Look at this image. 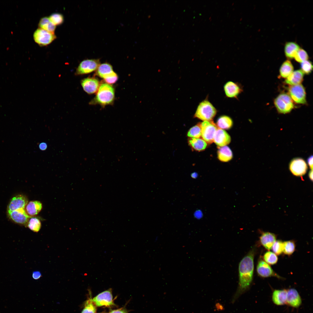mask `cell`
Wrapping results in <instances>:
<instances>
[{
    "mask_svg": "<svg viewBox=\"0 0 313 313\" xmlns=\"http://www.w3.org/2000/svg\"><path fill=\"white\" fill-rule=\"evenodd\" d=\"M256 250L252 248L242 259L239 265V293L247 289L253 279L254 270V260Z\"/></svg>",
    "mask_w": 313,
    "mask_h": 313,
    "instance_id": "6da1fadb",
    "label": "cell"
},
{
    "mask_svg": "<svg viewBox=\"0 0 313 313\" xmlns=\"http://www.w3.org/2000/svg\"><path fill=\"white\" fill-rule=\"evenodd\" d=\"M114 89L110 85L102 83L99 85L96 96L90 104H99L102 106L111 104L114 100Z\"/></svg>",
    "mask_w": 313,
    "mask_h": 313,
    "instance_id": "7a4b0ae2",
    "label": "cell"
},
{
    "mask_svg": "<svg viewBox=\"0 0 313 313\" xmlns=\"http://www.w3.org/2000/svg\"><path fill=\"white\" fill-rule=\"evenodd\" d=\"M217 112L212 104L208 100L205 99L199 103L194 116L204 121H212Z\"/></svg>",
    "mask_w": 313,
    "mask_h": 313,
    "instance_id": "3957f363",
    "label": "cell"
},
{
    "mask_svg": "<svg viewBox=\"0 0 313 313\" xmlns=\"http://www.w3.org/2000/svg\"><path fill=\"white\" fill-rule=\"evenodd\" d=\"M274 103L278 112L281 114L288 113L294 107L293 100L286 93L279 94L274 99Z\"/></svg>",
    "mask_w": 313,
    "mask_h": 313,
    "instance_id": "277c9868",
    "label": "cell"
},
{
    "mask_svg": "<svg viewBox=\"0 0 313 313\" xmlns=\"http://www.w3.org/2000/svg\"><path fill=\"white\" fill-rule=\"evenodd\" d=\"M100 64L99 59H87L82 61L79 64L75 74L76 75L86 74L96 70Z\"/></svg>",
    "mask_w": 313,
    "mask_h": 313,
    "instance_id": "5b68a950",
    "label": "cell"
},
{
    "mask_svg": "<svg viewBox=\"0 0 313 313\" xmlns=\"http://www.w3.org/2000/svg\"><path fill=\"white\" fill-rule=\"evenodd\" d=\"M33 36L35 42L41 46H46L49 44L56 38V36L54 33L39 28L35 31Z\"/></svg>",
    "mask_w": 313,
    "mask_h": 313,
    "instance_id": "8992f818",
    "label": "cell"
},
{
    "mask_svg": "<svg viewBox=\"0 0 313 313\" xmlns=\"http://www.w3.org/2000/svg\"><path fill=\"white\" fill-rule=\"evenodd\" d=\"M201 137L206 142L209 144L214 142L215 134L218 128L212 121H204L201 123Z\"/></svg>",
    "mask_w": 313,
    "mask_h": 313,
    "instance_id": "52a82bcc",
    "label": "cell"
},
{
    "mask_svg": "<svg viewBox=\"0 0 313 313\" xmlns=\"http://www.w3.org/2000/svg\"><path fill=\"white\" fill-rule=\"evenodd\" d=\"M96 307H110L115 305L113 299L112 290L110 288L99 294L92 299Z\"/></svg>",
    "mask_w": 313,
    "mask_h": 313,
    "instance_id": "ba28073f",
    "label": "cell"
},
{
    "mask_svg": "<svg viewBox=\"0 0 313 313\" xmlns=\"http://www.w3.org/2000/svg\"><path fill=\"white\" fill-rule=\"evenodd\" d=\"M288 92L292 100L296 103L302 104L306 103L305 89L301 84L290 85L289 88Z\"/></svg>",
    "mask_w": 313,
    "mask_h": 313,
    "instance_id": "9c48e42d",
    "label": "cell"
},
{
    "mask_svg": "<svg viewBox=\"0 0 313 313\" xmlns=\"http://www.w3.org/2000/svg\"><path fill=\"white\" fill-rule=\"evenodd\" d=\"M289 168L291 173L296 176H302L306 172L307 166L305 161L301 158H296L290 162Z\"/></svg>",
    "mask_w": 313,
    "mask_h": 313,
    "instance_id": "30bf717a",
    "label": "cell"
},
{
    "mask_svg": "<svg viewBox=\"0 0 313 313\" xmlns=\"http://www.w3.org/2000/svg\"><path fill=\"white\" fill-rule=\"evenodd\" d=\"M81 83L84 90L89 94L97 91L100 85L98 79L93 77L83 79L81 80Z\"/></svg>",
    "mask_w": 313,
    "mask_h": 313,
    "instance_id": "8fae6325",
    "label": "cell"
},
{
    "mask_svg": "<svg viewBox=\"0 0 313 313\" xmlns=\"http://www.w3.org/2000/svg\"><path fill=\"white\" fill-rule=\"evenodd\" d=\"M256 271L258 274L262 277L275 276L281 278V277L273 270L269 265L262 260L259 261L256 267Z\"/></svg>",
    "mask_w": 313,
    "mask_h": 313,
    "instance_id": "7c38bea8",
    "label": "cell"
},
{
    "mask_svg": "<svg viewBox=\"0 0 313 313\" xmlns=\"http://www.w3.org/2000/svg\"><path fill=\"white\" fill-rule=\"evenodd\" d=\"M8 212L9 217L13 221L21 224L26 225L29 219L32 217L28 215L24 209L8 211Z\"/></svg>",
    "mask_w": 313,
    "mask_h": 313,
    "instance_id": "4fadbf2b",
    "label": "cell"
},
{
    "mask_svg": "<svg viewBox=\"0 0 313 313\" xmlns=\"http://www.w3.org/2000/svg\"><path fill=\"white\" fill-rule=\"evenodd\" d=\"M224 90L226 96L230 98H237L243 91L241 86L239 84L230 81L225 84Z\"/></svg>",
    "mask_w": 313,
    "mask_h": 313,
    "instance_id": "5bb4252c",
    "label": "cell"
},
{
    "mask_svg": "<svg viewBox=\"0 0 313 313\" xmlns=\"http://www.w3.org/2000/svg\"><path fill=\"white\" fill-rule=\"evenodd\" d=\"M28 203L27 198L23 195H20L12 198L8 207V211H13L25 209Z\"/></svg>",
    "mask_w": 313,
    "mask_h": 313,
    "instance_id": "9a60e30c",
    "label": "cell"
},
{
    "mask_svg": "<svg viewBox=\"0 0 313 313\" xmlns=\"http://www.w3.org/2000/svg\"><path fill=\"white\" fill-rule=\"evenodd\" d=\"M231 138L225 130L218 128L216 131L214 138V141L217 145L223 147L230 143Z\"/></svg>",
    "mask_w": 313,
    "mask_h": 313,
    "instance_id": "2e32d148",
    "label": "cell"
},
{
    "mask_svg": "<svg viewBox=\"0 0 313 313\" xmlns=\"http://www.w3.org/2000/svg\"><path fill=\"white\" fill-rule=\"evenodd\" d=\"M286 303L294 307H297L300 305L301 303V299L296 289L291 288L287 290Z\"/></svg>",
    "mask_w": 313,
    "mask_h": 313,
    "instance_id": "e0dca14e",
    "label": "cell"
},
{
    "mask_svg": "<svg viewBox=\"0 0 313 313\" xmlns=\"http://www.w3.org/2000/svg\"><path fill=\"white\" fill-rule=\"evenodd\" d=\"M276 236L274 233L268 232H263L260 237L261 245L266 249L270 250L276 241Z\"/></svg>",
    "mask_w": 313,
    "mask_h": 313,
    "instance_id": "ac0fdd59",
    "label": "cell"
},
{
    "mask_svg": "<svg viewBox=\"0 0 313 313\" xmlns=\"http://www.w3.org/2000/svg\"><path fill=\"white\" fill-rule=\"evenodd\" d=\"M303 76L304 73L301 70H296L286 78L285 82L290 85L300 84L303 80Z\"/></svg>",
    "mask_w": 313,
    "mask_h": 313,
    "instance_id": "d6986e66",
    "label": "cell"
},
{
    "mask_svg": "<svg viewBox=\"0 0 313 313\" xmlns=\"http://www.w3.org/2000/svg\"><path fill=\"white\" fill-rule=\"evenodd\" d=\"M25 209L28 215L30 217L36 215L40 211L42 204L38 201H31L28 203Z\"/></svg>",
    "mask_w": 313,
    "mask_h": 313,
    "instance_id": "ffe728a7",
    "label": "cell"
},
{
    "mask_svg": "<svg viewBox=\"0 0 313 313\" xmlns=\"http://www.w3.org/2000/svg\"><path fill=\"white\" fill-rule=\"evenodd\" d=\"M287 290H274L272 295L274 303L277 305H281L286 303Z\"/></svg>",
    "mask_w": 313,
    "mask_h": 313,
    "instance_id": "44dd1931",
    "label": "cell"
},
{
    "mask_svg": "<svg viewBox=\"0 0 313 313\" xmlns=\"http://www.w3.org/2000/svg\"><path fill=\"white\" fill-rule=\"evenodd\" d=\"M300 49L299 46L293 42H287L285 46L284 52L286 57L289 59L294 58L298 51Z\"/></svg>",
    "mask_w": 313,
    "mask_h": 313,
    "instance_id": "7402d4cb",
    "label": "cell"
},
{
    "mask_svg": "<svg viewBox=\"0 0 313 313\" xmlns=\"http://www.w3.org/2000/svg\"><path fill=\"white\" fill-rule=\"evenodd\" d=\"M218 157L220 161L224 162H228L232 158V153L229 147L225 146L219 149Z\"/></svg>",
    "mask_w": 313,
    "mask_h": 313,
    "instance_id": "603a6c76",
    "label": "cell"
},
{
    "mask_svg": "<svg viewBox=\"0 0 313 313\" xmlns=\"http://www.w3.org/2000/svg\"><path fill=\"white\" fill-rule=\"evenodd\" d=\"M96 70L97 75L103 79L114 71L112 65L107 62L100 64Z\"/></svg>",
    "mask_w": 313,
    "mask_h": 313,
    "instance_id": "cb8c5ba5",
    "label": "cell"
},
{
    "mask_svg": "<svg viewBox=\"0 0 313 313\" xmlns=\"http://www.w3.org/2000/svg\"><path fill=\"white\" fill-rule=\"evenodd\" d=\"M293 66L291 61L287 60L281 65L279 70L281 77L283 78H287L293 72Z\"/></svg>",
    "mask_w": 313,
    "mask_h": 313,
    "instance_id": "d4e9b609",
    "label": "cell"
},
{
    "mask_svg": "<svg viewBox=\"0 0 313 313\" xmlns=\"http://www.w3.org/2000/svg\"><path fill=\"white\" fill-rule=\"evenodd\" d=\"M38 26L39 28L52 33H54L56 28L49 17H43L40 19Z\"/></svg>",
    "mask_w": 313,
    "mask_h": 313,
    "instance_id": "484cf974",
    "label": "cell"
},
{
    "mask_svg": "<svg viewBox=\"0 0 313 313\" xmlns=\"http://www.w3.org/2000/svg\"><path fill=\"white\" fill-rule=\"evenodd\" d=\"M217 126L220 129H228L232 125L233 121L232 119L226 115L220 117L217 119Z\"/></svg>",
    "mask_w": 313,
    "mask_h": 313,
    "instance_id": "4316f807",
    "label": "cell"
},
{
    "mask_svg": "<svg viewBox=\"0 0 313 313\" xmlns=\"http://www.w3.org/2000/svg\"><path fill=\"white\" fill-rule=\"evenodd\" d=\"M189 143L192 148L196 151L203 150L207 145L206 142L201 138H192L189 140Z\"/></svg>",
    "mask_w": 313,
    "mask_h": 313,
    "instance_id": "83f0119b",
    "label": "cell"
},
{
    "mask_svg": "<svg viewBox=\"0 0 313 313\" xmlns=\"http://www.w3.org/2000/svg\"><path fill=\"white\" fill-rule=\"evenodd\" d=\"M91 294L90 293V297L85 302L81 313H96V306L92 301Z\"/></svg>",
    "mask_w": 313,
    "mask_h": 313,
    "instance_id": "f1b7e54d",
    "label": "cell"
},
{
    "mask_svg": "<svg viewBox=\"0 0 313 313\" xmlns=\"http://www.w3.org/2000/svg\"><path fill=\"white\" fill-rule=\"evenodd\" d=\"M27 225L30 230L34 232H38L41 227L40 221L38 218L35 217L30 218Z\"/></svg>",
    "mask_w": 313,
    "mask_h": 313,
    "instance_id": "f546056e",
    "label": "cell"
},
{
    "mask_svg": "<svg viewBox=\"0 0 313 313\" xmlns=\"http://www.w3.org/2000/svg\"><path fill=\"white\" fill-rule=\"evenodd\" d=\"M284 253L287 255H290L294 252L295 244L293 240L287 241L283 242Z\"/></svg>",
    "mask_w": 313,
    "mask_h": 313,
    "instance_id": "4dcf8cb0",
    "label": "cell"
},
{
    "mask_svg": "<svg viewBox=\"0 0 313 313\" xmlns=\"http://www.w3.org/2000/svg\"><path fill=\"white\" fill-rule=\"evenodd\" d=\"M188 136L192 138H199L201 137V123H199L191 128L188 131Z\"/></svg>",
    "mask_w": 313,
    "mask_h": 313,
    "instance_id": "1f68e13d",
    "label": "cell"
},
{
    "mask_svg": "<svg viewBox=\"0 0 313 313\" xmlns=\"http://www.w3.org/2000/svg\"><path fill=\"white\" fill-rule=\"evenodd\" d=\"M263 258L266 263L271 265L276 264L278 260V258L276 255L270 251H267L264 254Z\"/></svg>",
    "mask_w": 313,
    "mask_h": 313,
    "instance_id": "d6a6232c",
    "label": "cell"
},
{
    "mask_svg": "<svg viewBox=\"0 0 313 313\" xmlns=\"http://www.w3.org/2000/svg\"><path fill=\"white\" fill-rule=\"evenodd\" d=\"M49 18L51 22L55 26L61 25L64 21L63 15L58 13L52 14Z\"/></svg>",
    "mask_w": 313,
    "mask_h": 313,
    "instance_id": "836d02e7",
    "label": "cell"
},
{
    "mask_svg": "<svg viewBox=\"0 0 313 313\" xmlns=\"http://www.w3.org/2000/svg\"><path fill=\"white\" fill-rule=\"evenodd\" d=\"M283 242L279 240L276 241L271 248L274 253L278 255L283 253Z\"/></svg>",
    "mask_w": 313,
    "mask_h": 313,
    "instance_id": "e575fe53",
    "label": "cell"
},
{
    "mask_svg": "<svg viewBox=\"0 0 313 313\" xmlns=\"http://www.w3.org/2000/svg\"><path fill=\"white\" fill-rule=\"evenodd\" d=\"M308 58V55L307 52L304 50L300 48L294 57L296 61L301 63L307 60Z\"/></svg>",
    "mask_w": 313,
    "mask_h": 313,
    "instance_id": "d590c367",
    "label": "cell"
},
{
    "mask_svg": "<svg viewBox=\"0 0 313 313\" xmlns=\"http://www.w3.org/2000/svg\"><path fill=\"white\" fill-rule=\"evenodd\" d=\"M301 70L303 73L306 74H310L313 69V65L311 62L309 60H305L301 64Z\"/></svg>",
    "mask_w": 313,
    "mask_h": 313,
    "instance_id": "8d00e7d4",
    "label": "cell"
},
{
    "mask_svg": "<svg viewBox=\"0 0 313 313\" xmlns=\"http://www.w3.org/2000/svg\"><path fill=\"white\" fill-rule=\"evenodd\" d=\"M118 78L117 74L114 71L112 72L104 78L105 82L108 84H112L115 83Z\"/></svg>",
    "mask_w": 313,
    "mask_h": 313,
    "instance_id": "74e56055",
    "label": "cell"
},
{
    "mask_svg": "<svg viewBox=\"0 0 313 313\" xmlns=\"http://www.w3.org/2000/svg\"><path fill=\"white\" fill-rule=\"evenodd\" d=\"M109 313H128L127 310L125 308H122L119 309L111 310Z\"/></svg>",
    "mask_w": 313,
    "mask_h": 313,
    "instance_id": "f35d334b",
    "label": "cell"
},
{
    "mask_svg": "<svg viewBox=\"0 0 313 313\" xmlns=\"http://www.w3.org/2000/svg\"><path fill=\"white\" fill-rule=\"evenodd\" d=\"M42 276L41 274L39 271H35L33 272L32 277L35 280L39 279Z\"/></svg>",
    "mask_w": 313,
    "mask_h": 313,
    "instance_id": "ab89813d",
    "label": "cell"
},
{
    "mask_svg": "<svg viewBox=\"0 0 313 313\" xmlns=\"http://www.w3.org/2000/svg\"><path fill=\"white\" fill-rule=\"evenodd\" d=\"M307 162L311 170H313V156H310L307 159Z\"/></svg>",
    "mask_w": 313,
    "mask_h": 313,
    "instance_id": "60d3db41",
    "label": "cell"
},
{
    "mask_svg": "<svg viewBox=\"0 0 313 313\" xmlns=\"http://www.w3.org/2000/svg\"><path fill=\"white\" fill-rule=\"evenodd\" d=\"M39 147L41 150H44L47 148V145L46 143H42L40 144Z\"/></svg>",
    "mask_w": 313,
    "mask_h": 313,
    "instance_id": "b9f144b4",
    "label": "cell"
},
{
    "mask_svg": "<svg viewBox=\"0 0 313 313\" xmlns=\"http://www.w3.org/2000/svg\"><path fill=\"white\" fill-rule=\"evenodd\" d=\"M309 176L310 179L312 181L313 179V171L312 170H311L309 172Z\"/></svg>",
    "mask_w": 313,
    "mask_h": 313,
    "instance_id": "7bdbcfd3",
    "label": "cell"
},
{
    "mask_svg": "<svg viewBox=\"0 0 313 313\" xmlns=\"http://www.w3.org/2000/svg\"><path fill=\"white\" fill-rule=\"evenodd\" d=\"M197 174L196 172H194V173H193L191 175V176H192V177L194 178H196L197 177Z\"/></svg>",
    "mask_w": 313,
    "mask_h": 313,
    "instance_id": "ee69618b",
    "label": "cell"
},
{
    "mask_svg": "<svg viewBox=\"0 0 313 313\" xmlns=\"http://www.w3.org/2000/svg\"><path fill=\"white\" fill-rule=\"evenodd\" d=\"M106 313L103 312V313Z\"/></svg>",
    "mask_w": 313,
    "mask_h": 313,
    "instance_id": "f6af8a7d",
    "label": "cell"
}]
</instances>
